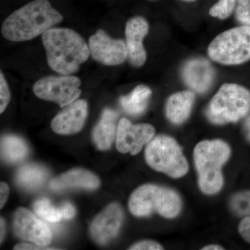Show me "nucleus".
I'll list each match as a JSON object with an SVG mask.
<instances>
[{
	"mask_svg": "<svg viewBox=\"0 0 250 250\" xmlns=\"http://www.w3.org/2000/svg\"><path fill=\"white\" fill-rule=\"evenodd\" d=\"M63 17L48 0H34L16 10L1 27L5 39L14 42L30 41L62 22Z\"/></svg>",
	"mask_w": 250,
	"mask_h": 250,
	"instance_id": "f257e3e1",
	"label": "nucleus"
},
{
	"mask_svg": "<svg viewBox=\"0 0 250 250\" xmlns=\"http://www.w3.org/2000/svg\"><path fill=\"white\" fill-rule=\"evenodd\" d=\"M42 41L49 67L61 75L78 71L90 55L84 39L72 29L51 28L42 34Z\"/></svg>",
	"mask_w": 250,
	"mask_h": 250,
	"instance_id": "f03ea898",
	"label": "nucleus"
},
{
	"mask_svg": "<svg viewBox=\"0 0 250 250\" xmlns=\"http://www.w3.org/2000/svg\"><path fill=\"white\" fill-rule=\"evenodd\" d=\"M230 148L220 140L204 141L194 149V160L198 182L204 193L213 195L221 190L223 177L221 168L230 156Z\"/></svg>",
	"mask_w": 250,
	"mask_h": 250,
	"instance_id": "7ed1b4c3",
	"label": "nucleus"
},
{
	"mask_svg": "<svg viewBox=\"0 0 250 250\" xmlns=\"http://www.w3.org/2000/svg\"><path fill=\"white\" fill-rule=\"evenodd\" d=\"M129 208L135 216H148L156 212L164 218H173L180 213L182 202L178 194L170 188L146 184L131 194Z\"/></svg>",
	"mask_w": 250,
	"mask_h": 250,
	"instance_id": "20e7f679",
	"label": "nucleus"
},
{
	"mask_svg": "<svg viewBox=\"0 0 250 250\" xmlns=\"http://www.w3.org/2000/svg\"><path fill=\"white\" fill-rule=\"evenodd\" d=\"M250 112V91L236 83H225L214 95L206 111L215 125L236 123Z\"/></svg>",
	"mask_w": 250,
	"mask_h": 250,
	"instance_id": "39448f33",
	"label": "nucleus"
},
{
	"mask_svg": "<svg viewBox=\"0 0 250 250\" xmlns=\"http://www.w3.org/2000/svg\"><path fill=\"white\" fill-rule=\"evenodd\" d=\"M209 58L225 65H237L250 60V27L241 25L222 32L207 49Z\"/></svg>",
	"mask_w": 250,
	"mask_h": 250,
	"instance_id": "423d86ee",
	"label": "nucleus"
},
{
	"mask_svg": "<svg viewBox=\"0 0 250 250\" xmlns=\"http://www.w3.org/2000/svg\"><path fill=\"white\" fill-rule=\"evenodd\" d=\"M146 159L148 165L173 178L183 177L188 170L187 159L179 145L167 136H156L147 145Z\"/></svg>",
	"mask_w": 250,
	"mask_h": 250,
	"instance_id": "0eeeda50",
	"label": "nucleus"
},
{
	"mask_svg": "<svg viewBox=\"0 0 250 250\" xmlns=\"http://www.w3.org/2000/svg\"><path fill=\"white\" fill-rule=\"evenodd\" d=\"M81 80L71 75L42 77L34 83L33 91L40 99L54 102L61 107L76 101L82 91Z\"/></svg>",
	"mask_w": 250,
	"mask_h": 250,
	"instance_id": "6e6552de",
	"label": "nucleus"
},
{
	"mask_svg": "<svg viewBox=\"0 0 250 250\" xmlns=\"http://www.w3.org/2000/svg\"><path fill=\"white\" fill-rule=\"evenodd\" d=\"M88 47L92 58L104 65H121L127 59L125 42L112 39L103 29L90 36Z\"/></svg>",
	"mask_w": 250,
	"mask_h": 250,
	"instance_id": "1a4fd4ad",
	"label": "nucleus"
},
{
	"mask_svg": "<svg viewBox=\"0 0 250 250\" xmlns=\"http://www.w3.org/2000/svg\"><path fill=\"white\" fill-rule=\"evenodd\" d=\"M15 234L23 241L32 242L46 247L52 241V232L48 225L25 208L16 210L14 218Z\"/></svg>",
	"mask_w": 250,
	"mask_h": 250,
	"instance_id": "9d476101",
	"label": "nucleus"
},
{
	"mask_svg": "<svg viewBox=\"0 0 250 250\" xmlns=\"http://www.w3.org/2000/svg\"><path fill=\"white\" fill-rule=\"evenodd\" d=\"M155 134V129L149 124L133 125L123 118L118 125L116 147L120 152H129L132 155L139 153L145 144L149 142Z\"/></svg>",
	"mask_w": 250,
	"mask_h": 250,
	"instance_id": "9b49d317",
	"label": "nucleus"
},
{
	"mask_svg": "<svg viewBox=\"0 0 250 250\" xmlns=\"http://www.w3.org/2000/svg\"><path fill=\"white\" fill-rule=\"evenodd\" d=\"M149 32V24L144 18L135 16L130 18L125 27V43L127 49V59L131 65L140 67L144 65L147 53L143 40Z\"/></svg>",
	"mask_w": 250,
	"mask_h": 250,
	"instance_id": "f8f14e48",
	"label": "nucleus"
},
{
	"mask_svg": "<svg viewBox=\"0 0 250 250\" xmlns=\"http://www.w3.org/2000/svg\"><path fill=\"white\" fill-rule=\"evenodd\" d=\"M123 209L117 203L107 206L94 219L90 226V233L94 241L104 245L116 236L123 223Z\"/></svg>",
	"mask_w": 250,
	"mask_h": 250,
	"instance_id": "ddd939ff",
	"label": "nucleus"
},
{
	"mask_svg": "<svg viewBox=\"0 0 250 250\" xmlns=\"http://www.w3.org/2000/svg\"><path fill=\"white\" fill-rule=\"evenodd\" d=\"M88 116V104L83 100H76L65 106L52 122V129L61 135L79 132L83 128Z\"/></svg>",
	"mask_w": 250,
	"mask_h": 250,
	"instance_id": "4468645a",
	"label": "nucleus"
},
{
	"mask_svg": "<svg viewBox=\"0 0 250 250\" xmlns=\"http://www.w3.org/2000/svg\"><path fill=\"white\" fill-rule=\"evenodd\" d=\"M186 84L194 91L205 93L211 87L215 72L209 62L205 59H192L186 62L182 72Z\"/></svg>",
	"mask_w": 250,
	"mask_h": 250,
	"instance_id": "2eb2a0df",
	"label": "nucleus"
},
{
	"mask_svg": "<svg viewBox=\"0 0 250 250\" xmlns=\"http://www.w3.org/2000/svg\"><path fill=\"white\" fill-rule=\"evenodd\" d=\"M100 179L90 171L73 169L52 179L49 188L54 191H62L69 189H96L100 186Z\"/></svg>",
	"mask_w": 250,
	"mask_h": 250,
	"instance_id": "dca6fc26",
	"label": "nucleus"
},
{
	"mask_svg": "<svg viewBox=\"0 0 250 250\" xmlns=\"http://www.w3.org/2000/svg\"><path fill=\"white\" fill-rule=\"evenodd\" d=\"M117 119L118 113L106 108L104 110L100 121L94 128L93 141L100 150L108 149L114 141L118 129Z\"/></svg>",
	"mask_w": 250,
	"mask_h": 250,
	"instance_id": "f3484780",
	"label": "nucleus"
},
{
	"mask_svg": "<svg viewBox=\"0 0 250 250\" xmlns=\"http://www.w3.org/2000/svg\"><path fill=\"white\" fill-rule=\"evenodd\" d=\"M195 95L191 91L178 92L167 99L166 106V116L174 125H180L190 116Z\"/></svg>",
	"mask_w": 250,
	"mask_h": 250,
	"instance_id": "a211bd4d",
	"label": "nucleus"
},
{
	"mask_svg": "<svg viewBox=\"0 0 250 250\" xmlns=\"http://www.w3.org/2000/svg\"><path fill=\"white\" fill-rule=\"evenodd\" d=\"M49 177V172L45 167L38 164L23 166L18 171L16 182L21 188L32 190L39 188Z\"/></svg>",
	"mask_w": 250,
	"mask_h": 250,
	"instance_id": "6ab92c4d",
	"label": "nucleus"
},
{
	"mask_svg": "<svg viewBox=\"0 0 250 250\" xmlns=\"http://www.w3.org/2000/svg\"><path fill=\"white\" fill-rule=\"evenodd\" d=\"M27 143L21 137L8 135L1 139V157L4 162L16 164L24 160L29 154Z\"/></svg>",
	"mask_w": 250,
	"mask_h": 250,
	"instance_id": "aec40b11",
	"label": "nucleus"
},
{
	"mask_svg": "<svg viewBox=\"0 0 250 250\" xmlns=\"http://www.w3.org/2000/svg\"><path fill=\"white\" fill-rule=\"evenodd\" d=\"M152 90L146 85H139L129 95L122 97L120 103L128 114L139 116L147 107Z\"/></svg>",
	"mask_w": 250,
	"mask_h": 250,
	"instance_id": "412c9836",
	"label": "nucleus"
},
{
	"mask_svg": "<svg viewBox=\"0 0 250 250\" xmlns=\"http://www.w3.org/2000/svg\"><path fill=\"white\" fill-rule=\"evenodd\" d=\"M34 209L39 216L50 223H57L62 219L68 220L75 215V208L71 204L65 203L60 207H55L47 199H41L36 201Z\"/></svg>",
	"mask_w": 250,
	"mask_h": 250,
	"instance_id": "4be33fe9",
	"label": "nucleus"
},
{
	"mask_svg": "<svg viewBox=\"0 0 250 250\" xmlns=\"http://www.w3.org/2000/svg\"><path fill=\"white\" fill-rule=\"evenodd\" d=\"M230 207L235 214L241 217L250 215V190L236 193L230 201Z\"/></svg>",
	"mask_w": 250,
	"mask_h": 250,
	"instance_id": "5701e85b",
	"label": "nucleus"
},
{
	"mask_svg": "<svg viewBox=\"0 0 250 250\" xmlns=\"http://www.w3.org/2000/svg\"><path fill=\"white\" fill-rule=\"evenodd\" d=\"M238 0H218L210 7L208 14L212 17L225 20L234 12Z\"/></svg>",
	"mask_w": 250,
	"mask_h": 250,
	"instance_id": "b1692460",
	"label": "nucleus"
},
{
	"mask_svg": "<svg viewBox=\"0 0 250 250\" xmlns=\"http://www.w3.org/2000/svg\"><path fill=\"white\" fill-rule=\"evenodd\" d=\"M234 13L238 22L250 27V0H238Z\"/></svg>",
	"mask_w": 250,
	"mask_h": 250,
	"instance_id": "393cba45",
	"label": "nucleus"
},
{
	"mask_svg": "<svg viewBox=\"0 0 250 250\" xmlns=\"http://www.w3.org/2000/svg\"><path fill=\"white\" fill-rule=\"evenodd\" d=\"M11 93L2 72L0 75V113H3L9 104Z\"/></svg>",
	"mask_w": 250,
	"mask_h": 250,
	"instance_id": "a878e982",
	"label": "nucleus"
},
{
	"mask_svg": "<svg viewBox=\"0 0 250 250\" xmlns=\"http://www.w3.org/2000/svg\"><path fill=\"white\" fill-rule=\"evenodd\" d=\"M164 248L159 243L152 241H143L136 243L131 247L129 250H159Z\"/></svg>",
	"mask_w": 250,
	"mask_h": 250,
	"instance_id": "bb28decb",
	"label": "nucleus"
},
{
	"mask_svg": "<svg viewBox=\"0 0 250 250\" xmlns=\"http://www.w3.org/2000/svg\"><path fill=\"white\" fill-rule=\"evenodd\" d=\"M238 231L245 241L250 243V215L244 217L238 226Z\"/></svg>",
	"mask_w": 250,
	"mask_h": 250,
	"instance_id": "cd10ccee",
	"label": "nucleus"
},
{
	"mask_svg": "<svg viewBox=\"0 0 250 250\" xmlns=\"http://www.w3.org/2000/svg\"><path fill=\"white\" fill-rule=\"evenodd\" d=\"M9 188L7 184L4 182H1L0 186V207L2 208L7 201L8 197H9Z\"/></svg>",
	"mask_w": 250,
	"mask_h": 250,
	"instance_id": "c85d7f7f",
	"label": "nucleus"
},
{
	"mask_svg": "<svg viewBox=\"0 0 250 250\" xmlns=\"http://www.w3.org/2000/svg\"><path fill=\"white\" fill-rule=\"evenodd\" d=\"M14 250H55L54 248H47L46 247L39 246L37 244H29V243H20L14 247Z\"/></svg>",
	"mask_w": 250,
	"mask_h": 250,
	"instance_id": "c756f323",
	"label": "nucleus"
},
{
	"mask_svg": "<svg viewBox=\"0 0 250 250\" xmlns=\"http://www.w3.org/2000/svg\"><path fill=\"white\" fill-rule=\"evenodd\" d=\"M244 131L247 138L250 141V116L248 117L244 124Z\"/></svg>",
	"mask_w": 250,
	"mask_h": 250,
	"instance_id": "7c9ffc66",
	"label": "nucleus"
},
{
	"mask_svg": "<svg viewBox=\"0 0 250 250\" xmlns=\"http://www.w3.org/2000/svg\"><path fill=\"white\" fill-rule=\"evenodd\" d=\"M202 250H224L222 247L216 246V245H210V246L204 247L202 248Z\"/></svg>",
	"mask_w": 250,
	"mask_h": 250,
	"instance_id": "2f4dec72",
	"label": "nucleus"
},
{
	"mask_svg": "<svg viewBox=\"0 0 250 250\" xmlns=\"http://www.w3.org/2000/svg\"><path fill=\"white\" fill-rule=\"evenodd\" d=\"M1 242H2L5 234V222L4 219L1 218Z\"/></svg>",
	"mask_w": 250,
	"mask_h": 250,
	"instance_id": "473e14b6",
	"label": "nucleus"
},
{
	"mask_svg": "<svg viewBox=\"0 0 250 250\" xmlns=\"http://www.w3.org/2000/svg\"><path fill=\"white\" fill-rule=\"evenodd\" d=\"M180 1H184V2L191 3L197 1V0H180Z\"/></svg>",
	"mask_w": 250,
	"mask_h": 250,
	"instance_id": "72a5a7b5",
	"label": "nucleus"
},
{
	"mask_svg": "<svg viewBox=\"0 0 250 250\" xmlns=\"http://www.w3.org/2000/svg\"><path fill=\"white\" fill-rule=\"evenodd\" d=\"M152 1H154V0H152Z\"/></svg>",
	"mask_w": 250,
	"mask_h": 250,
	"instance_id": "f704fd0d",
	"label": "nucleus"
}]
</instances>
